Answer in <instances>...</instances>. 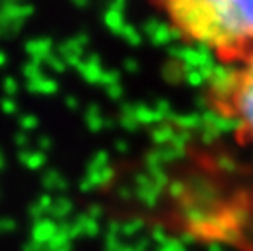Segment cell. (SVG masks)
<instances>
[{
    "instance_id": "cell-1",
    "label": "cell",
    "mask_w": 253,
    "mask_h": 251,
    "mask_svg": "<svg viewBox=\"0 0 253 251\" xmlns=\"http://www.w3.org/2000/svg\"><path fill=\"white\" fill-rule=\"evenodd\" d=\"M176 34L223 67L253 51V0H158Z\"/></svg>"
},
{
    "instance_id": "cell-2",
    "label": "cell",
    "mask_w": 253,
    "mask_h": 251,
    "mask_svg": "<svg viewBox=\"0 0 253 251\" xmlns=\"http://www.w3.org/2000/svg\"><path fill=\"white\" fill-rule=\"evenodd\" d=\"M206 103L210 111L233 125L241 144L253 146V51L210 81Z\"/></svg>"
}]
</instances>
